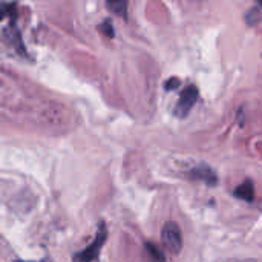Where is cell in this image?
Segmentation results:
<instances>
[{
    "label": "cell",
    "instance_id": "cell-1",
    "mask_svg": "<svg viewBox=\"0 0 262 262\" xmlns=\"http://www.w3.org/2000/svg\"><path fill=\"white\" fill-rule=\"evenodd\" d=\"M161 239H163L164 247L170 253L177 255V253L181 252V249H183V233H181V229H180V226L177 223L169 221V223L164 224V227L161 230Z\"/></svg>",
    "mask_w": 262,
    "mask_h": 262
},
{
    "label": "cell",
    "instance_id": "cell-2",
    "mask_svg": "<svg viewBox=\"0 0 262 262\" xmlns=\"http://www.w3.org/2000/svg\"><path fill=\"white\" fill-rule=\"evenodd\" d=\"M198 98H200V91H198V88H196L195 84L186 86V88L181 91L180 100H178V103H177V106H175V115H177L178 118H186V117L190 114L192 107L196 104Z\"/></svg>",
    "mask_w": 262,
    "mask_h": 262
},
{
    "label": "cell",
    "instance_id": "cell-3",
    "mask_svg": "<svg viewBox=\"0 0 262 262\" xmlns=\"http://www.w3.org/2000/svg\"><path fill=\"white\" fill-rule=\"evenodd\" d=\"M106 238H107V230H106L104 224H101V226H100V229H98V232H97V236H95L94 243H92V244H89L86 249H83V250H81L75 258H74V261L75 262L95 261V259L98 258V255H100L101 247H103V246H104V243H106Z\"/></svg>",
    "mask_w": 262,
    "mask_h": 262
},
{
    "label": "cell",
    "instance_id": "cell-4",
    "mask_svg": "<svg viewBox=\"0 0 262 262\" xmlns=\"http://www.w3.org/2000/svg\"><path fill=\"white\" fill-rule=\"evenodd\" d=\"M187 180L190 181H201L210 187L216 186L218 184V177L215 173V170H212L207 164H198L196 167L190 169L187 173H186Z\"/></svg>",
    "mask_w": 262,
    "mask_h": 262
},
{
    "label": "cell",
    "instance_id": "cell-5",
    "mask_svg": "<svg viewBox=\"0 0 262 262\" xmlns=\"http://www.w3.org/2000/svg\"><path fill=\"white\" fill-rule=\"evenodd\" d=\"M233 195L246 203H253L255 201V186L252 180H246L241 186H238L233 192Z\"/></svg>",
    "mask_w": 262,
    "mask_h": 262
},
{
    "label": "cell",
    "instance_id": "cell-6",
    "mask_svg": "<svg viewBox=\"0 0 262 262\" xmlns=\"http://www.w3.org/2000/svg\"><path fill=\"white\" fill-rule=\"evenodd\" d=\"M106 5H107V8L115 15L126 18V15H127V5H129L127 0H106Z\"/></svg>",
    "mask_w": 262,
    "mask_h": 262
},
{
    "label": "cell",
    "instance_id": "cell-7",
    "mask_svg": "<svg viewBox=\"0 0 262 262\" xmlns=\"http://www.w3.org/2000/svg\"><path fill=\"white\" fill-rule=\"evenodd\" d=\"M146 252H147V256H149V262H166V256L163 255V252L155 244L147 243L146 244Z\"/></svg>",
    "mask_w": 262,
    "mask_h": 262
},
{
    "label": "cell",
    "instance_id": "cell-8",
    "mask_svg": "<svg viewBox=\"0 0 262 262\" xmlns=\"http://www.w3.org/2000/svg\"><path fill=\"white\" fill-rule=\"evenodd\" d=\"M175 84H180V80H178V78H172V80H169V81L166 83V89H167V91L175 89V88H177Z\"/></svg>",
    "mask_w": 262,
    "mask_h": 262
},
{
    "label": "cell",
    "instance_id": "cell-9",
    "mask_svg": "<svg viewBox=\"0 0 262 262\" xmlns=\"http://www.w3.org/2000/svg\"><path fill=\"white\" fill-rule=\"evenodd\" d=\"M104 32L107 37H114V31H112V26L109 25V21H104Z\"/></svg>",
    "mask_w": 262,
    "mask_h": 262
},
{
    "label": "cell",
    "instance_id": "cell-10",
    "mask_svg": "<svg viewBox=\"0 0 262 262\" xmlns=\"http://www.w3.org/2000/svg\"><path fill=\"white\" fill-rule=\"evenodd\" d=\"M6 9H8V8H3V6L0 8V18H3V17L6 15Z\"/></svg>",
    "mask_w": 262,
    "mask_h": 262
},
{
    "label": "cell",
    "instance_id": "cell-11",
    "mask_svg": "<svg viewBox=\"0 0 262 262\" xmlns=\"http://www.w3.org/2000/svg\"><path fill=\"white\" fill-rule=\"evenodd\" d=\"M259 3H261V5H262V0H259Z\"/></svg>",
    "mask_w": 262,
    "mask_h": 262
}]
</instances>
